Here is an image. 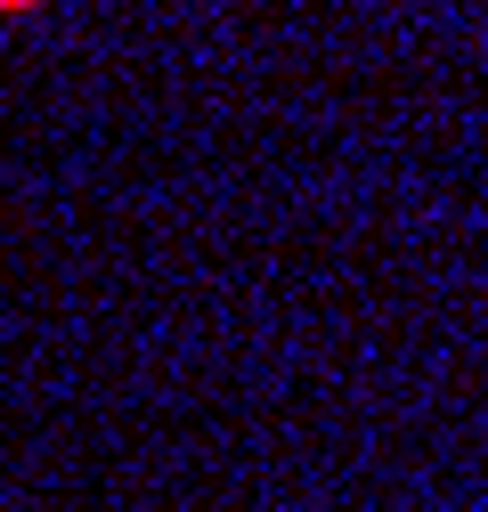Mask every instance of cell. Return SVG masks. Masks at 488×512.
Returning <instances> with one entry per match:
<instances>
[{"label": "cell", "instance_id": "6da1fadb", "mask_svg": "<svg viewBox=\"0 0 488 512\" xmlns=\"http://www.w3.org/2000/svg\"><path fill=\"white\" fill-rule=\"evenodd\" d=\"M25 9H41V0H0V17H25Z\"/></svg>", "mask_w": 488, "mask_h": 512}]
</instances>
